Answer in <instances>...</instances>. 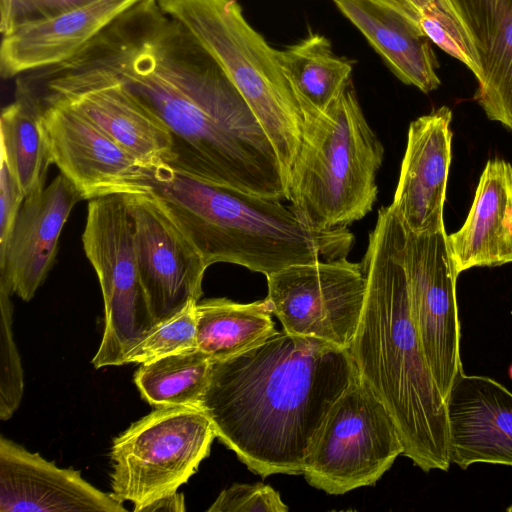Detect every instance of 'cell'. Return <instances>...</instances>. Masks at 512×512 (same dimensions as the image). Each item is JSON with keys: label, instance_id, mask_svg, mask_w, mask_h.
<instances>
[{"label": "cell", "instance_id": "6da1fadb", "mask_svg": "<svg viewBox=\"0 0 512 512\" xmlns=\"http://www.w3.org/2000/svg\"><path fill=\"white\" fill-rule=\"evenodd\" d=\"M116 73L167 127L169 166L197 179L288 200L285 169L262 125L211 55L149 0L86 53Z\"/></svg>", "mask_w": 512, "mask_h": 512}, {"label": "cell", "instance_id": "7a4b0ae2", "mask_svg": "<svg viewBox=\"0 0 512 512\" xmlns=\"http://www.w3.org/2000/svg\"><path fill=\"white\" fill-rule=\"evenodd\" d=\"M355 374L349 350L278 331L240 354L213 360L198 408L253 473L299 475Z\"/></svg>", "mask_w": 512, "mask_h": 512}, {"label": "cell", "instance_id": "3957f363", "mask_svg": "<svg viewBox=\"0 0 512 512\" xmlns=\"http://www.w3.org/2000/svg\"><path fill=\"white\" fill-rule=\"evenodd\" d=\"M404 228L390 206L378 211L362 266L366 297L349 347L360 378L390 414L403 454L424 472L450 467L447 402L418 339L401 258Z\"/></svg>", "mask_w": 512, "mask_h": 512}, {"label": "cell", "instance_id": "277c9868", "mask_svg": "<svg viewBox=\"0 0 512 512\" xmlns=\"http://www.w3.org/2000/svg\"><path fill=\"white\" fill-rule=\"evenodd\" d=\"M149 194L192 243L207 267L224 262L268 276L296 264L345 258L346 227L317 230L282 200L209 183L166 163L145 165Z\"/></svg>", "mask_w": 512, "mask_h": 512}, {"label": "cell", "instance_id": "5b68a950", "mask_svg": "<svg viewBox=\"0 0 512 512\" xmlns=\"http://www.w3.org/2000/svg\"><path fill=\"white\" fill-rule=\"evenodd\" d=\"M383 146L350 83L324 113L305 120L288 172V200L297 217L317 230L347 227L373 208Z\"/></svg>", "mask_w": 512, "mask_h": 512}, {"label": "cell", "instance_id": "8992f818", "mask_svg": "<svg viewBox=\"0 0 512 512\" xmlns=\"http://www.w3.org/2000/svg\"><path fill=\"white\" fill-rule=\"evenodd\" d=\"M229 77L271 140L288 172L305 116L278 60V50L246 20L238 0H155Z\"/></svg>", "mask_w": 512, "mask_h": 512}, {"label": "cell", "instance_id": "52a82bcc", "mask_svg": "<svg viewBox=\"0 0 512 512\" xmlns=\"http://www.w3.org/2000/svg\"><path fill=\"white\" fill-rule=\"evenodd\" d=\"M214 427L198 407H156L116 437L111 447L112 495L141 512L177 492L210 453Z\"/></svg>", "mask_w": 512, "mask_h": 512}, {"label": "cell", "instance_id": "ba28073f", "mask_svg": "<svg viewBox=\"0 0 512 512\" xmlns=\"http://www.w3.org/2000/svg\"><path fill=\"white\" fill-rule=\"evenodd\" d=\"M86 257L102 291L103 337L95 368L125 364V357L156 326L138 273L133 220L125 195L91 199L82 234Z\"/></svg>", "mask_w": 512, "mask_h": 512}, {"label": "cell", "instance_id": "9c48e42d", "mask_svg": "<svg viewBox=\"0 0 512 512\" xmlns=\"http://www.w3.org/2000/svg\"><path fill=\"white\" fill-rule=\"evenodd\" d=\"M403 454L396 426L356 372L324 419L303 465L316 489L342 495L374 485Z\"/></svg>", "mask_w": 512, "mask_h": 512}, {"label": "cell", "instance_id": "30bf717a", "mask_svg": "<svg viewBox=\"0 0 512 512\" xmlns=\"http://www.w3.org/2000/svg\"><path fill=\"white\" fill-rule=\"evenodd\" d=\"M267 299L289 334L349 349L366 297L362 263L347 257L296 264L268 276Z\"/></svg>", "mask_w": 512, "mask_h": 512}, {"label": "cell", "instance_id": "8fae6325", "mask_svg": "<svg viewBox=\"0 0 512 512\" xmlns=\"http://www.w3.org/2000/svg\"><path fill=\"white\" fill-rule=\"evenodd\" d=\"M401 258L410 313L427 363L446 401L462 369L456 297L458 273L444 230L403 231Z\"/></svg>", "mask_w": 512, "mask_h": 512}, {"label": "cell", "instance_id": "7c38bea8", "mask_svg": "<svg viewBox=\"0 0 512 512\" xmlns=\"http://www.w3.org/2000/svg\"><path fill=\"white\" fill-rule=\"evenodd\" d=\"M49 69L44 94L81 112L142 165L171 162L173 143L167 127L116 73L78 57Z\"/></svg>", "mask_w": 512, "mask_h": 512}, {"label": "cell", "instance_id": "4fadbf2b", "mask_svg": "<svg viewBox=\"0 0 512 512\" xmlns=\"http://www.w3.org/2000/svg\"><path fill=\"white\" fill-rule=\"evenodd\" d=\"M40 98L52 163L84 200L149 192L145 167L134 156L70 105L46 94Z\"/></svg>", "mask_w": 512, "mask_h": 512}, {"label": "cell", "instance_id": "5bb4252c", "mask_svg": "<svg viewBox=\"0 0 512 512\" xmlns=\"http://www.w3.org/2000/svg\"><path fill=\"white\" fill-rule=\"evenodd\" d=\"M125 198L133 220L140 283L157 325L200 300L208 267L149 193Z\"/></svg>", "mask_w": 512, "mask_h": 512}, {"label": "cell", "instance_id": "9a60e30c", "mask_svg": "<svg viewBox=\"0 0 512 512\" xmlns=\"http://www.w3.org/2000/svg\"><path fill=\"white\" fill-rule=\"evenodd\" d=\"M452 111L442 106L412 121L390 205L404 230H444L443 208L451 163Z\"/></svg>", "mask_w": 512, "mask_h": 512}, {"label": "cell", "instance_id": "2e32d148", "mask_svg": "<svg viewBox=\"0 0 512 512\" xmlns=\"http://www.w3.org/2000/svg\"><path fill=\"white\" fill-rule=\"evenodd\" d=\"M146 0H94L79 8L2 35L3 78L58 66L82 53Z\"/></svg>", "mask_w": 512, "mask_h": 512}, {"label": "cell", "instance_id": "e0dca14e", "mask_svg": "<svg viewBox=\"0 0 512 512\" xmlns=\"http://www.w3.org/2000/svg\"><path fill=\"white\" fill-rule=\"evenodd\" d=\"M81 192L62 173L48 187L25 197L6 246L0 250V285L29 301L57 254L61 231Z\"/></svg>", "mask_w": 512, "mask_h": 512}, {"label": "cell", "instance_id": "ac0fdd59", "mask_svg": "<svg viewBox=\"0 0 512 512\" xmlns=\"http://www.w3.org/2000/svg\"><path fill=\"white\" fill-rule=\"evenodd\" d=\"M125 512L123 503L59 468L38 453L1 436L0 512Z\"/></svg>", "mask_w": 512, "mask_h": 512}, {"label": "cell", "instance_id": "d6986e66", "mask_svg": "<svg viewBox=\"0 0 512 512\" xmlns=\"http://www.w3.org/2000/svg\"><path fill=\"white\" fill-rule=\"evenodd\" d=\"M446 402L451 463L461 469L475 463L512 467V392L461 370Z\"/></svg>", "mask_w": 512, "mask_h": 512}, {"label": "cell", "instance_id": "ffe728a7", "mask_svg": "<svg viewBox=\"0 0 512 512\" xmlns=\"http://www.w3.org/2000/svg\"><path fill=\"white\" fill-rule=\"evenodd\" d=\"M479 69L474 100L512 132V0H450Z\"/></svg>", "mask_w": 512, "mask_h": 512}, {"label": "cell", "instance_id": "44dd1931", "mask_svg": "<svg viewBox=\"0 0 512 512\" xmlns=\"http://www.w3.org/2000/svg\"><path fill=\"white\" fill-rule=\"evenodd\" d=\"M458 275L475 267L512 263V165L490 159L461 228L447 235Z\"/></svg>", "mask_w": 512, "mask_h": 512}, {"label": "cell", "instance_id": "7402d4cb", "mask_svg": "<svg viewBox=\"0 0 512 512\" xmlns=\"http://www.w3.org/2000/svg\"><path fill=\"white\" fill-rule=\"evenodd\" d=\"M333 1L400 81L423 93L440 86L438 60L416 19L373 0Z\"/></svg>", "mask_w": 512, "mask_h": 512}, {"label": "cell", "instance_id": "603a6c76", "mask_svg": "<svg viewBox=\"0 0 512 512\" xmlns=\"http://www.w3.org/2000/svg\"><path fill=\"white\" fill-rule=\"evenodd\" d=\"M1 160L25 197L44 189L52 163L43 126L42 102L25 82H18L15 99L1 114Z\"/></svg>", "mask_w": 512, "mask_h": 512}, {"label": "cell", "instance_id": "cb8c5ba5", "mask_svg": "<svg viewBox=\"0 0 512 512\" xmlns=\"http://www.w3.org/2000/svg\"><path fill=\"white\" fill-rule=\"evenodd\" d=\"M278 60L305 120L327 111L351 83L352 64L319 34L278 50Z\"/></svg>", "mask_w": 512, "mask_h": 512}, {"label": "cell", "instance_id": "d4e9b609", "mask_svg": "<svg viewBox=\"0 0 512 512\" xmlns=\"http://www.w3.org/2000/svg\"><path fill=\"white\" fill-rule=\"evenodd\" d=\"M272 314L267 298L252 303L227 298L198 301V349L219 360L253 348L278 332Z\"/></svg>", "mask_w": 512, "mask_h": 512}, {"label": "cell", "instance_id": "484cf974", "mask_svg": "<svg viewBox=\"0 0 512 512\" xmlns=\"http://www.w3.org/2000/svg\"><path fill=\"white\" fill-rule=\"evenodd\" d=\"M212 363V357L197 348L142 363L134 381L150 405L198 407L210 379Z\"/></svg>", "mask_w": 512, "mask_h": 512}, {"label": "cell", "instance_id": "4316f807", "mask_svg": "<svg viewBox=\"0 0 512 512\" xmlns=\"http://www.w3.org/2000/svg\"><path fill=\"white\" fill-rule=\"evenodd\" d=\"M196 304L188 303L179 313L157 324L128 352L125 364H142L197 349Z\"/></svg>", "mask_w": 512, "mask_h": 512}, {"label": "cell", "instance_id": "83f0119b", "mask_svg": "<svg viewBox=\"0 0 512 512\" xmlns=\"http://www.w3.org/2000/svg\"><path fill=\"white\" fill-rule=\"evenodd\" d=\"M11 290L0 285V419L8 420L18 409L24 392V374L12 332Z\"/></svg>", "mask_w": 512, "mask_h": 512}, {"label": "cell", "instance_id": "f1b7e54d", "mask_svg": "<svg viewBox=\"0 0 512 512\" xmlns=\"http://www.w3.org/2000/svg\"><path fill=\"white\" fill-rule=\"evenodd\" d=\"M208 512H286L280 494L263 483H235L222 490Z\"/></svg>", "mask_w": 512, "mask_h": 512}, {"label": "cell", "instance_id": "f546056e", "mask_svg": "<svg viewBox=\"0 0 512 512\" xmlns=\"http://www.w3.org/2000/svg\"><path fill=\"white\" fill-rule=\"evenodd\" d=\"M94 0H0V31L42 21L79 8Z\"/></svg>", "mask_w": 512, "mask_h": 512}, {"label": "cell", "instance_id": "4dcf8cb0", "mask_svg": "<svg viewBox=\"0 0 512 512\" xmlns=\"http://www.w3.org/2000/svg\"><path fill=\"white\" fill-rule=\"evenodd\" d=\"M25 199V194L10 172L6 163L1 160L0 169V250L11 235L16 217Z\"/></svg>", "mask_w": 512, "mask_h": 512}, {"label": "cell", "instance_id": "1f68e13d", "mask_svg": "<svg viewBox=\"0 0 512 512\" xmlns=\"http://www.w3.org/2000/svg\"><path fill=\"white\" fill-rule=\"evenodd\" d=\"M399 10L419 22L424 15H431L463 27L450 0H373ZM464 28V27H463ZM465 30V29H464Z\"/></svg>", "mask_w": 512, "mask_h": 512}, {"label": "cell", "instance_id": "d6a6232c", "mask_svg": "<svg viewBox=\"0 0 512 512\" xmlns=\"http://www.w3.org/2000/svg\"><path fill=\"white\" fill-rule=\"evenodd\" d=\"M185 510L186 507L184 495L178 492L162 497L143 509L144 512H183Z\"/></svg>", "mask_w": 512, "mask_h": 512}, {"label": "cell", "instance_id": "836d02e7", "mask_svg": "<svg viewBox=\"0 0 512 512\" xmlns=\"http://www.w3.org/2000/svg\"><path fill=\"white\" fill-rule=\"evenodd\" d=\"M508 372H509L510 378L512 379V364L510 365Z\"/></svg>", "mask_w": 512, "mask_h": 512}]
</instances>
